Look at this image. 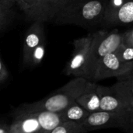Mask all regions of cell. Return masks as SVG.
I'll return each mask as SVG.
<instances>
[{"mask_svg":"<svg viewBox=\"0 0 133 133\" xmlns=\"http://www.w3.org/2000/svg\"><path fill=\"white\" fill-rule=\"evenodd\" d=\"M105 0H72L51 22L56 25H75L86 29L103 26Z\"/></svg>","mask_w":133,"mask_h":133,"instance_id":"cell-1","label":"cell"},{"mask_svg":"<svg viewBox=\"0 0 133 133\" xmlns=\"http://www.w3.org/2000/svg\"><path fill=\"white\" fill-rule=\"evenodd\" d=\"M88 81L84 78L75 77L47 97L34 103L23 104L19 109L31 113L37 111L61 112L76 102L84 90Z\"/></svg>","mask_w":133,"mask_h":133,"instance_id":"cell-2","label":"cell"},{"mask_svg":"<svg viewBox=\"0 0 133 133\" xmlns=\"http://www.w3.org/2000/svg\"><path fill=\"white\" fill-rule=\"evenodd\" d=\"M64 122L61 112H26L16 110L10 124V133H51Z\"/></svg>","mask_w":133,"mask_h":133,"instance_id":"cell-3","label":"cell"},{"mask_svg":"<svg viewBox=\"0 0 133 133\" xmlns=\"http://www.w3.org/2000/svg\"><path fill=\"white\" fill-rule=\"evenodd\" d=\"M94 37L95 32H93L73 41L72 57L64 70V73L66 76L81 77L90 81V55Z\"/></svg>","mask_w":133,"mask_h":133,"instance_id":"cell-4","label":"cell"},{"mask_svg":"<svg viewBox=\"0 0 133 133\" xmlns=\"http://www.w3.org/2000/svg\"><path fill=\"white\" fill-rule=\"evenodd\" d=\"M122 44V34L115 29L111 31L97 30L92 43L90 55V69L91 79L98 61L104 56L115 52Z\"/></svg>","mask_w":133,"mask_h":133,"instance_id":"cell-5","label":"cell"},{"mask_svg":"<svg viewBox=\"0 0 133 133\" xmlns=\"http://www.w3.org/2000/svg\"><path fill=\"white\" fill-rule=\"evenodd\" d=\"M132 65L133 62H125L122 61L115 52L110 53L98 61L91 81L97 82L112 77L117 78L129 72Z\"/></svg>","mask_w":133,"mask_h":133,"instance_id":"cell-6","label":"cell"},{"mask_svg":"<svg viewBox=\"0 0 133 133\" xmlns=\"http://www.w3.org/2000/svg\"><path fill=\"white\" fill-rule=\"evenodd\" d=\"M72 0H38L34 6L24 12L31 21H52L57 13Z\"/></svg>","mask_w":133,"mask_h":133,"instance_id":"cell-7","label":"cell"},{"mask_svg":"<svg viewBox=\"0 0 133 133\" xmlns=\"http://www.w3.org/2000/svg\"><path fill=\"white\" fill-rule=\"evenodd\" d=\"M81 125L87 132L100 129H122V126L119 114L101 110L90 113Z\"/></svg>","mask_w":133,"mask_h":133,"instance_id":"cell-8","label":"cell"},{"mask_svg":"<svg viewBox=\"0 0 133 133\" xmlns=\"http://www.w3.org/2000/svg\"><path fill=\"white\" fill-rule=\"evenodd\" d=\"M44 23L34 21L26 30L23 48V62L25 65H29L30 56L34 48L44 41Z\"/></svg>","mask_w":133,"mask_h":133,"instance_id":"cell-9","label":"cell"},{"mask_svg":"<svg viewBox=\"0 0 133 133\" xmlns=\"http://www.w3.org/2000/svg\"><path fill=\"white\" fill-rule=\"evenodd\" d=\"M98 93L100 97V110L120 114L126 106L111 87L98 85Z\"/></svg>","mask_w":133,"mask_h":133,"instance_id":"cell-10","label":"cell"},{"mask_svg":"<svg viewBox=\"0 0 133 133\" xmlns=\"http://www.w3.org/2000/svg\"><path fill=\"white\" fill-rule=\"evenodd\" d=\"M98 85L99 84L96 82L89 80L84 90L76 101V102H77L90 113L100 110Z\"/></svg>","mask_w":133,"mask_h":133,"instance_id":"cell-11","label":"cell"},{"mask_svg":"<svg viewBox=\"0 0 133 133\" xmlns=\"http://www.w3.org/2000/svg\"><path fill=\"white\" fill-rule=\"evenodd\" d=\"M133 23V0H128L103 26H126Z\"/></svg>","mask_w":133,"mask_h":133,"instance_id":"cell-12","label":"cell"},{"mask_svg":"<svg viewBox=\"0 0 133 133\" xmlns=\"http://www.w3.org/2000/svg\"><path fill=\"white\" fill-rule=\"evenodd\" d=\"M117 82L111 86L114 91L126 104L133 101V79L119 76Z\"/></svg>","mask_w":133,"mask_h":133,"instance_id":"cell-13","label":"cell"},{"mask_svg":"<svg viewBox=\"0 0 133 133\" xmlns=\"http://www.w3.org/2000/svg\"><path fill=\"white\" fill-rule=\"evenodd\" d=\"M61 113L64 122H72L79 124H82L90 114L77 102L72 103Z\"/></svg>","mask_w":133,"mask_h":133,"instance_id":"cell-14","label":"cell"},{"mask_svg":"<svg viewBox=\"0 0 133 133\" xmlns=\"http://www.w3.org/2000/svg\"><path fill=\"white\" fill-rule=\"evenodd\" d=\"M119 115L122 124V129L126 133L133 132V101L128 103Z\"/></svg>","mask_w":133,"mask_h":133,"instance_id":"cell-15","label":"cell"},{"mask_svg":"<svg viewBox=\"0 0 133 133\" xmlns=\"http://www.w3.org/2000/svg\"><path fill=\"white\" fill-rule=\"evenodd\" d=\"M51 133H88L79 123L64 122L55 127Z\"/></svg>","mask_w":133,"mask_h":133,"instance_id":"cell-16","label":"cell"},{"mask_svg":"<svg viewBox=\"0 0 133 133\" xmlns=\"http://www.w3.org/2000/svg\"><path fill=\"white\" fill-rule=\"evenodd\" d=\"M44 55H45V42L44 41H43L33 51L28 66L30 67L37 66L42 62Z\"/></svg>","mask_w":133,"mask_h":133,"instance_id":"cell-17","label":"cell"},{"mask_svg":"<svg viewBox=\"0 0 133 133\" xmlns=\"http://www.w3.org/2000/svg\"><path fill=\"white\" fill-rule=\"evenodd\" d=\"M128 0H105L104 23L115 14ZM104 25V23H103Z\"/></svg>","mask_w":133,"mask_h":133,"instance_id":"cell-18","label":"cell"},{"mask_svg":"<svg viewBox=\"0 0 133 133\" xmlns=\"http://www.w3.org/2000/svg\"><path fill=\"white\" fill-rule=\"evenodd\" d=\"M115 52L122 61L125 62H133V47L122 44Z\"/></svg>","mask_w":133,"mask_h":133,"instance_id":"cell-19","label":"cell"},{"mask_svg":"<svg viewBox=\"0 0 133 133\" xmlns=\"http://www.w3.org/2000/svg\"><path fill=\"white\" fill-rule=\"evenodd\" d=\"M37 2L38 0H19L17 4L23 10V12H26L30 10L33 6H34Z\"/></svg>","mask_w":133,"mask_h":133,"instance_id":"cell-20","label":"cell"},{"mask_svg":"<svg viewBox=\"0 0 133 133\" xmlns=\"http://www.w3.org/2000/svg\"><path fill=\"white\" fill-rule=\"evenodd\" d=\"M122 44L133 47V27L122 33Z\"/></svg>","mask_w":133,"mask_h":133,"instance_id":"cell-21","label":"cell"},{"mask_svg":"<svg viewBox=\"0 0 133 133\" xmlns=\"http://www.w3.org/2000/svg\"><path fill=\"white\" fill-rule=\"evenodd\" d=\"M13 5L12 2L8 0H0V13L9 15Z\"/></svg>","mask_w":133,"mask_h":133,"instance_id":"cell-22","label":"cell"},{"mask_svg":"<svg viewBox=\"0 0 133 133\" xmlns=\"http://www.w3.org/2000/svg\"><path fill=\"white\" fill-rule=\"evenodd\" d=\"M8 78V71L0 59V83L5 81Z\"/></svg>","mask_w":133,"mask_h":133,"instance_id":"cell-23","label":"cell"},{"mask_svg":"<svg viewBox=\"0 0 133 133\" xmlns=\"http://www.w3.org/2000/svg\"><path fill=\"white\" fill-rule=\"evenodd\" d=\"M8 19H9V15L0 13V30L3 29L4 26H5Z\"/></svg>","mask_w":133,"mask_h":133,"instance_id":"cell-24","label":"cell"},{"mask_svg":"<svg viewBox=\"0 0 133 133\" xmlns=\"http://www.w3.org/2000/svg\"><path fill=\"white\" fill-rule=\"evenodd\" d=\"M0 133H10V125L0 122Z\"/></svg>","mask_w":133,"mask_h":133,"instance_id":"cell-25","label":"cell"},{"mask_svg":"<svg viewBox=\"0 0 133 133\" xmlns=\"http://www.w3.org/2000/svg\"><path fill=\"white\" fill-rule=\"evenodd\" d=\"M121 76L133 79V65L132 66V68H131V69H130L129 72H127L125 74H124V75H122V76ZM118 77H119V76H118Z\"/></svg>","mask_w":133,"mask_h":133,"instance_id":"cell-26","label":"cell"},{"mask_svg":"<svg viewBox=\"0 0 133 133\" xmlns=\"http://www.w3.org/2000/svg\"><path fill=\"white\" fill-rule=\"evenodd\" d=\"M8 1H9V2H12L13 4H15V3H17L19 0H8Z\"/></svg>","mask_w":133,"mask_h":133,"instance_id":"cell-27","label":"cell"},{"mask_svg":"<svg viewBox=\"0 0 133 133\" xmlns=\"http://www.w3.org/2000/svg\"><path fill=\"white\" fill-rule=\"evenodd\" d=\"M127 133H133V132H127Z\"/></svg>","mask_w":133,"mask_h":133,"instance_id":"cell-28","label":"cell"}]
</instances>
